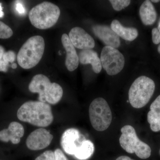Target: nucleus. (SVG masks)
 <instances>
[{
    "label": "nucleus",
    "mask_w": 160,
    "mask_h": 160,
    "mask_svg": "<svg viewBox=\"0 0 160 160\" xmlns=\"http://www.w3.org/2000/svg\"><path fill=\"white\" fill-rule=\"evenodd\" d=\"M18 118L38 127H47L53 121L51 106L40 101H28L18 109Z\"/></svg>",
    "instance_id": "obj_1"
},
{
    "label": "nucleus",
    "mask_w": 160,
    "mask_h": 160,
    "mask_svg": "<svg viewBox=\"0 0 160 160\" xmlns=\"http://www.w3.org/2000/svg\"><path fill=\"white\" fill-rule=\"evenodd\" d=\"M45 40L41 36H34L27 40L20 49L18 62L22 68L30 69L37 66L45 50Z\"/></svg>",
    "instance_id": "obj_2"
},
{
    "label": "nucleus",
    "mask_w": 160,
    "mask_h": 160,
    "mask_svg": "<svg viewBox=\"0 0 160 160\" xmlns=\"http://www.w3.org/2000/svg\"><path fill=\"white\" fill-rule=\"evenodd\" d=\"M61 11L56 5L43 2L34 6L29 11V19L32 25L40 29L51 28L57 22Z\"/></svg>",
    "instance_id": "obj_3"
},
{
    "label": "nucleus",
    "mask_w": 160,
    "mask_h": 160,
    "mask_svg": "<svg viewBox=\"0 0 160 160\" xmlns=\"http://www.w3.org/2000/svg\"><path fill=\"white\" fill-rule=\"evenodd\" d=\"M155 89L154 81L148 77L142 76L138 78L129 91V100L132 107L140 109L144 107L153 95Z\"/></svg>",
    "instance_id": "obj_4"
},
{
    "label": "nucleus",
    "mask_w": 160,
    "mask_h": 160,
    "mask_svg": "<svg viewBox=\"0 0 160 160\" xmlns=\"http://www.w3.org/2000/svg\"><path fill=\"white\" fill-rule=\"evenodd\" d=\"M119 142L121 147L129 153H135L140 158L146 159L150 156L151 149L149 145L138 138L132 126L126 125L121 129Z\"/></svg>",
    "instance_id": "obj_5"
},
{
    "label": "nucleus",
    "mask_w": 160,
    "mask_h": 160,
    "mask_svg": "<svg viewBox=\"0 0 160 160\" xmlns=\"http://www.w3.org/2000/svg\"><path fill=\"white\" fill-rule=\"evenodd\" d=\"M89 112L90 122L96 130L103 131L109 128L112 120V113L105 99H95L89 106Z\"/></svg>",
    "instance_id": "obj_6"
},
{
    "label": "nucleus",
    "mask_w": 160,
    "mask_h": 160,
    "mask_svg": "<svg viewBox=\"0 0 160 160\" xmlns=\"http://www.w3.org/2000/svg\"><path fill=\"white\" fill-rule=\"evenodd\" d=\"M100 60L103 68L110 76L119 73L125 66V60L123 55L117 49L110 46L103 47Z\"/></svg>",
    "instance_id": "obj_7"
},
{
    "label": "nucleus",
    "mask_w": 160,
    "mask_h": 160,
    "mask_svg": "<svg viewBox=\"0 0 160 160\" xmlns=\"http://www.w3.org/2000/svg\"><path fill=\"white\" fill-rule=\"evenodd\" d=\"M53 138V135L47 129L39 128L29 135L26 139V146L31 150L44 149L49 146Z\"/></svg>",
    "instance_id": "obj_8"
},
{
    "label": "nucleus",
    "mask_w": 160,
    "mask_h": 160,
    "mask_svg": "<svg viewBox=\"0 0 160 160\" xmlns=\"http://www.w3.org/2000/svg\"><path fill=\"white\" fill-rule=\"evenodd\" d=\"M69 37L72 45L78 49H92L95 47L93 38L82 28L75 27L69 32Z\"/></svg>",
    "instance_id": "obj_9"
},
{
    "label": "nucleus",
    "mask_w": 160,
    "mask_h": 160,
    "mask_svg": "<svg viewBox=\"0 0 160 160\" xmlns=\"http://www.w3.org/2000/svg\"><path fill=\"white\" fill-rule=\"evenodd\" d=\"M95 35L102 41L106 46L118 48L121 45L120 37L111 29L105 25H95L92 27Z\"/></svg>",
    "instance_id": "obj_10"
},
{
    "label": "nucleus",
    "mask_w": 160,
    "mask_h": 160,
    "mask_svg": "<svg viewBox=\"0 0 160 160\" xmlns=\"http://www.w3.org/2000/svg\"><path fill=\"white\" fill-rule=\"evenodd\" d=\"M25 132L24 127L18 122H12L8 129L0 131V141L4 142L11 141L13 144H18L21 141Z\"/></svg>",
    "instance_id": "obj_11"
},
{
    "label": "nucleus",
    "mask_w": 160,
    "mask_h": 160,
    "mask_svg": "<svg viewBox=\"0 0 160 160\" xmlns=\"http://www.w3.org/2000/svg\"><path fill=\"white\" fill-rule=\"evenodd\" d=\"M80 137L79 132L74 128H70L64 132L61 138V144L66 153L74 155L80 145H78Z\"/></svg>",
    "instance_id": "obj_12"
},
{
    "label": "nucleus",
    "mask_w": 160,
    "mask_h": 160,
    "mask_svg": "<svg viewBox=\"0 0 160 160\" xmlns=\"http://www.w3.org/2000/svg\"><path fill=\"white\" fill-rule=\"evenodd\" d=\"M62 42L66 52L65 62L66 68L69 71H74L77 69L79 62L75 48L72 43L69 36L66 33L62 35Z\"/></svg>",
    "instance_id": "obj_13"
},
{
    "label": "nucleus",
    "mask_w": 160,
    "mask_h": 160,
    "mask_svg": "<svg viewBox=\"0 0 160 160\" xmlns=\"http://www.w3.org/2000/svg\"><path fill=\"white\" fill-rule=\"evenodd\" d=\"M51 83L46 76L42 74L36 75L29 83V89L32 92L38 93L40 102H45L44 96Z\"/></svg>",
    "instance_id": "obj_14"
},
{
    "label": "nucleus",
    "mask_w": 160,
    "mask_h": 160,
    "mask_svg": "<svg viewBox=\"0 0 160 160\" xmlns=\"http://www.w3.org/2000/svg\"><path fill=\"white\" fill-rule=\"evenodd\" d=\"M79 61L82 64H91L94 72L99 73L102 69L101 60L97 52L92 49H84L80 52L78 55Z\"/></svg>",
    "instance_id": "obj_15"
},
{
    "label": "nucleus",
    "mask_w": 160,
    "mask_h": 160,
    "mask_svg": "<svg viewBox=\"0 0 160 160\" xmlns=\"http://www.w3.org/2000/svg\"><path fill=\"white\" fill-rule=\"evenodd\" d=\"M150 111L147 114V120L152 131H160V95L152 103Z\"/></svg>",
    "instance_id": "obj_16"
},
{
    "label": "nucleus",
    "mask_w": 160,
    "mask_h": 160,
    "mask_svg": "<svg viewBox=\"0 0 160 160\" xmlns=\"http://www.w3.org/2000/svg\"><path fill=\"white\" fill-rule=\"evenodd\" d=\"M139 14L142 22L146 26L154 24L157 18V13L151 1H145L140 8Z\"/></svg>",
    "instance_id": "obj_17"
},
{
    "label": "nucleus",
    "mask_w": 160,
    "mask_h": 160,
    "mask_svg": "<svg viewBox=\"0 0 160 160\" xmlns=\"http://www.w3.org/2000/svg\"><path fill=\"white\" fill-rule=\"evenodd\" d=\"M110 27L119 37L129 42L135 39L138 35V30L136 28L124 27L117 20L112 21Z\"/></svg>",
    "instance_id": "obj_18"
},
{
    "label": "nucleus",
    "mask_w": 160,
    "mask_h": 160,
    "mask_svg": "<svg viewBox=\"0 0 160 160\" xmlns=\"http://www.w3.org/2000/svg\"><path fill=\"white\" fill-rule=\"evenodd\" d=\"M63 94L62 88L58 84L51 83L44 96L45 102H47L49 104L55 105L61 100Z\"/></svg>",
    "instance_id": "obj_19"
},
{
    "label": "nucleus",
    "mask_w": 160,
    "mask_h": 160,
    "mask_svg": "<svg viewBox=\"0 0 160 160\" xmlns=\"http://www.w3.org/2000/svg\"><path fill=\"white\" fill-rule=\"evenodd\" d=\"M94 151V146L90 140L83 141L78 147L75 157L80 160L88 159L91 157Z\"/></svg>",
    "instance_id": "obj_20"
},
{
    "label": "nucleus",
    "mask_w": 160,
    "mask_h": 160,
    "mask_svg": "<svg viewBox=\"0 0 160 160\" xmlns=\"http://www.w3.org/2000/svg\"><path fill=\"white\" fill-rule=\"evenodd\" d=\"M112 8L117 11H119L128 7L131 2L129 0H110Z\"/></svg>",
    "instance_id": "obj_21"
},
{
    "label": "nucleus",
    "mask_w": 160,
    "mask_h": 160,
    "mask_svg": "<svg viewBox=\"0 0 160 160\" xmlns=\"http://www.w3.org/2000/svg\"><path fill=\"white\" fill-rule=\"evenodd\" d=\"M12 34V29L5 23L0 21V38H9Z\"/></svg>",
    "instance_id": "obj_22"
},
{
    "label": "nucleus",
    "mask_w": 160,
    "mask_h": 160,
    "mask_svg": "<svg viewBox=\"0 0 160 160\" xmlns=\"http://www.w3.org/2000/svg\"><path fill=\"white\" fill-rule=\"evenodd\" d=\"M35 160H55L54 152L47 150L38 157Z\"/></svg>",
    "instance_id": "obj_23"
},
{
    "label": "nucleus",
    "mask_w": 160,
    "mask_h": 160,
    "mask_svg": "<svg viewBox=\"0 0 160 160\" xmlns=\"http://www.w3.org/2000/svg\"><path fill=\"white\" fill-rule=\"evenodd\" d=\"M2 59L7 62H13L16 59L15 53L12 51L6 52L4 53Z\"/></svg>",
    "instance_id": "obj_24"
},
{
    "label": "nucleus",
    "mask_w": 160,
    "mask_h": 160,
    "mask_svg": "<svg viewBox=\"0 0 160 160\" xmlns=\"http://www.w3.org/2000/svg\"><path fill=\"white\" fill-rule=\"evenodd\" d=\"M152 41L155 45H158L160 43V33L158 28H154L152 30Z\"/></svg>",
    "instance_id": "obj_25"
},
{
    "label": "nucleus",
    "mask_w": 160,
    "mask_h": 160,
    "mask_svg": "<svg viewBox=\"0 0 160 160\" xmlns=\"http://www.w3.org/2000/svg\"><path fill=\"white\" fill-rule=\"evenodd\" d=\"M54 152L55 160H69L61 149H56Z\"/></svg>",
    "instance_id": "obj_26"
},
{
    "label": "nucleus",
    "mask_w": 160,
    "mask_h": 160,
    "mask_svg": "<svg viewBox=\"0 0 160 160\" xmlns=\"http://www.w3.org/2000/svg\"><path fill=\"white\" fill-rule=\"evenodd\" d=\"M16 9L19 14L24 15L26 12V9L21 2L18 1L16 4Z\"/></svg>",
    "instance_id": "obj_27"
},
{
    "label": "nucleus",
    "mask_w": 160,
    "mask_h": 160,
    "mask_svg": "<svg viewBox=\"0 0 160 160\" xmlns=\"http://www.w3.org/2000/svg\"><path fill=\"white\" fill-rule=\"evenodd\" d=\"M8 64L9 63L4 61L3 59L0 61V72H6L8 71Z\"/></svg>",
    "instance_id": "obj_28"
},
{
    "label": "nucleus",
    "mask_w": 160,
    "mask_h": 160,
    "mask_svg": "<svg viewBox=\"0 0 160 160\" xmlns=\"http://www.w3.org/2000/svg\"><path fill=\"white\" fill-rule=\"evenodd\" d=\"M116 160H134L126 156H121Z\"/></svg>",
    "instance_id": "obj_29"
},
{
    "label": "nucleus",
    "mask_w": 160,
    "mask_h": 160,
    "mask_svg": "<svg viewBox=\"0 0 160 160\" xmlns=\"http://www.w3.org/2000/svg\"><path fill=\"white\" fill-rule=\"evenodd\" d=\"M5 52L4 48L2 46H0V61L2 59L3 55H4Z\"/></svg>",
    "instance_id": "obj_30"
},
{
    "label": "nucleus",
    "mask_w": 160,
    "mask_h": 160,
    "mask_svg": "<svg viewBox=\"0 0 160 160\" xmlns=\"http://www.w3.org/2000/svg\"><path fill=\"white\" fill-rule=\"evenodd\" d=\"M4 12L2 11V4L0 3V18H2L4 16Z\"/></svg>",
    "instance_id": "obj_31"
},
{
    "label": "nucleus",
    "mask_w": 160,
    "mask_h": 160,
    "mask_svg": "<svg viewBox=\"0 0 160 160\" xmlns=\"http://www.w3.org/2000/svg\"><path fill=\"white\" fill-rule=\"evenodd\" d=\"M12 68L13 69H15L17 68V65L16 63H13L12 65Z\"/></svg>",
    "instance_id": "obj_32"
},
{
    "label": "nucleus",
    "mask_w": 160,
    "mask_h": 160,
    "mask_svg": "<svg viewBox=\"0 0 160 160\" xmlns=\"http://www.w3.org/2000/svg\"><path fill=\"white\" fill-rule=\"evenodd\" d=\"M158 30H159V32L160 33V18L159 21L158 26Z\"/></svg>",
    "instance_id": "obj_33"
},
{
    "label": "nucleus",
    "mask_w": 160,
    "mask_h": 160,
    "mask_svg": "<svg viewBox=\"0 0 160 160\" xmlns=\"http://www.w3.org/2000/svg\"><path fill=\"white\" fill-rule=\"evenodd\" d=\"M151 2H152L154 3H158L159 2H160V0H152Z\"/></svg>",
    "instance_id": "obj_34"
},
{
    "label": "nucleus",
    "mask_w": 160,
    "mask_h": 160,
    "mask_svg": "<svg viewBox=\"0 0 160 160\" xmlns=\"http://www.w3.org/2000/svg\"><path fill=\"white\" fill-rule=\"evenodd\" d=\"M158 52L160 54V44L159 45L158 47Z\"/></svg>",
    "instance_id": "obj_35"
},
{
    "label": "nucleus",
    "mask_w": 160,
    "mask_h": 160,
    "mask_svg": "<svg viewBox=\"0 0 160 160\" xmlns=\"http://www.w3.org/2000/svg\"></svg>",
    "instance_id": "obj_36"
}]
</instances>
